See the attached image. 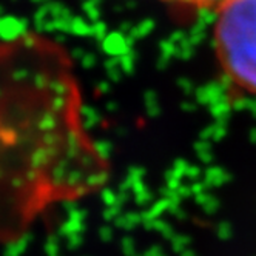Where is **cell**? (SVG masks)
<instances>
[{
    "label": "cell",
    "mask_w": 256,
    "mask_h": 256,
    "mask_svg": "<svg viewBox=\"0 0 256 256\" xmlns=\"http://www.w3.org/2000/svg\"><path fill=\"white\" fill-rule=\"evenodd\" d=\"M213 12L219 68L233 86L256 98V0H226Z\"/></svg>",
    "instance_id": "6da1fadb"
},
{
    "label": "cell",
    "mask_w": 256,
    "mask_h": 256,
    "mask_svg": "<svg viewBox=\"0 0 256 256\" xmlns=\"http://www.w3.org/2000/svg\"><path fill=\"white\" fill-rule=\"evenodd\" d=\"M160 2L178 8L194 10V11H214L226 0H160Z\"/></svg>",
    "instance_id": "7a4b0ae2"
}]
</instances>
